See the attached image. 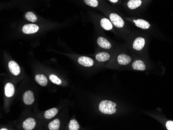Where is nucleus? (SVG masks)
Instances as JSON below:
<instances>
[{
  "mask_svg": "<svg viewBox=\"0 0 173 130\" xmlns=\"http://www.w3.org/2000/svg\"><path fill=\"white\" fill-rule=\"evenodd\" d=\"M132 68L134 70L140 71H143L146 69V66L145 63L142 61L140 60L135 61L132 64Z\"/></svg>",
  "mask_w": 173,
  "mask_h": 130,
  "instance_id": "14",
  "label": "nucleus"
},
{
  "mask_svg": "<svg viewBox=\"0 0 173 130\" xmlns=\"http://www.w3.org/2000/svg\"><path fill=\"white\" fill-rule=\"evenodd\" d=\"M36 121L32 118H29L24 121L22 127L25 130H32L35 128Z\"/></svg>",
  "mask_w": 173,
  "mask_h": 130,
  "instance_id": "7",
  "label": "nucleus"
},
{
  "mask_svg": "<svg viewBox=\"0 0 173 130\" xmlns=\"http://www.w3.org/2000/svg\"><path fill=\"white\" fill-rule=\"evenodd\" d=\"M109 1H111V2H112V3H117V2L118 1V0H109Z\"/></svg>",
  "mask_w": 173,
  "mask_h": 130,
  "instance_id": "25",
  "label": "nucleus"
},
{
  "mask_svg": "<svg viewBox=\"0 0 173 130\" xmlns=\"http://www.w3.org/2000/svg\"><path fill=\"white\" fill-rule=\"evenodd\" d=\"M68 129L70 130H78L79 129V125L76 120L73 119L69 123Z\"/></svg>",
  "mask_w": 173,
  "mask_h": 130,
  "instance_id": "21",
  "label": "nucleus"
},
{
  "mask_svg": "<svg viewBox=\"0 0 173 130\" xmlns=\"http://www.w3.org/2000/svg\"><path fill=\"white\" fill-rule=\"evenodd\" d=\"M49 79L53 83L57 85H60L62 83L61 80L59 79L57 76H56L55 75H53V74L50 75L49 76Z\"/></svg>",
  "mask_w": 173,
  "mask_h": 130,
  "instance_id": "22",
  "label": "nucleus"
},
{
  "mask_svg": "<svg viewBox=\"0 0 173 130\" xmlns=\"http://www.w3.org/2000/svg\"><path fill=\"white\" fill-rule=\"evenodd\" d=\"M23 101L26 105H31L34 101V96L33 92L28 90L24 93Z\"/></svg>",
  "mask_w": 173,
  "mask_h": 130,
  "instance_id": "4",
  "label": "nucleus"
},
{
  "mask_svg": "<svg viewBox=\"0 0 173 130\" xmlns=\"http://www.w3.org/2000/svg\"><path fill=\"white\" fill-rule=\"evenodd\" d=\"M101 25L104 29L109 31L113 29V25L107 18H103L101 20Z\"/></svg>",
  "mask_w": 173,
  "mask_h": 130,
  "instance_id": "16",
  "label": "nucleus"
},
{
  "mask_svg": "<svg viewBox=\"0 0 173 130\" xmlns=\"http://www.w3.org/2000/svg\"><path fill=\"white\" fill-rule=\"evenodd\" d=\"M58 113V110L56 108H53L47 110L44 114V117L47 119H50Z\"/></svg>",
  "mask_w": 173,
  "mask_h": 130,
  "instance_id": "17",
  "label": "nucleus"
},
{
  "mask_svg": "<svg viewBox=\"0 0 173 130\" xmlns=\"http://www.w3.org/2000/svg\"><path fill=\"white\" fill-rule=\"evenodd\" d=\"M97 43L99 46L103 48L106 49H109L111 48V43H109L106 39L104 37H99L97 39Z\"/></svg>",
  "mask_w": 173,
  "mask_h": 130,
  "instance_id": "10",
  "label": "nucleus"
},
{
  "mask_svg": "<svg viewBox=\"0 0 173 130\" xmlns=\"http://www.w3.org/2000/svg\"><path fill=\"white\" fill-rule=\"evenodd\" d=\"M141 4V0H130L128 3V6L131 10H134L140 6Z\"/></svg>",
  "mask_w": 173,
  "mask_h": 130,
  "instance_id": "18",
  "label": "nucleus"
},
{
  "mask_svg": "<svg viewBox=\"0 0 173 130\" xmlns=\"http://www.w3.org/2000/svg\"><path fill=\"white\" fill-rule=\"evenodd\" d=\"M60 120L58 119H55L54 120L49 123L48 125L49 129L50 130H58L60 128Z\"/></svg>",
  "mask_w": 173,
  "mask_h": 130,
  "instance_id": "19",
  "label": "nucleus"
},
{
  "mask_svg": "<svg viewBox=\"0 0 173 130\" xmlns=\"http://www.w3.org/2000/svg\"><path fill=\"white\" fill-rule=\"evenodd\" d=\"M78 62L82 66L85 67H91L94 64L93 60L87 56H80L78 59Z\"/></svg>",
  "mask_w": 173,
  "mask_h": 130,
  "instance_id": "6",
  "label": "nucleus"
},
{
  "mask_svg": "<svg viewBox=\"0 0 173 130\" xmlns=\"http://www.w3.org/2000/svg\"><path fill=\"white\" fill-rule=\"evenodd\" d=\"M39 30V27L34 24H27L24 25L22 31L25 34H30L36 33Z\"/></svg>",
  "mask_w": 173,
  "mask_h": 130,
  "instance_id": "3",
  "label": "nucleus"
},
{
  "mask_svg": "<svg viewBox=\"0 0 173 130\" xmlns=\"http://www.w3.org/2000/svg\"><path fill=\"white\" fill-rule=\"evenodd\" d=\"M35 81L37 82L39 85L45 87L48 83L47 77L42 74H37L35 77Z\"/></svg>",
  "mask_w": 173,
  "mask_h": 130,
  "instance_id": "12",
  "label": "nucleus"
},
{
  "mask_svg": "<svg viewBox=\"0 0 173 130\" xmlns=\"http://www.w3.org/2000/svg\"><path fill=\"white\" fill-rule=\"evenodd\" d=\"M117 60H118L119 64L122 65H125L129 64L131 61V58L130 56L125 54H119L118 56Z\"/></svg>",
  "mask_w": 173,
  "mask_h": 130,
  "instance_id": "9",
  "label": "nucleus"
},
{
  "mask_svg": "<svg viewBox=\"0 0 173 130\" xmlns=\"http://www.w3.org/2000/svg\"><path fill=\"white\" fill-rule=\"evenodd\" d=\"M84 2L87 5L91 7H97L98 6L97 0H84Z\"/></svg>",
  "mask_w": 173,
  "mask_h": 130,
  "instance_id": "23",
  "label": "nucleus"
},
{
  "mask_svg": "<svg viewBox=\"0 0 173 130\" xmlns=\"http://www.w3.org/2000/svg\"><path fill=\"white\" fill-rule=\"evenodd\" d=\"M25 18L26 19L30 22H34L37 20V18L35 14L31 12H28L25 14Z\"/></svg>",
  "mask_w": 173,
  "mask_h": 130,
  "instance_id": "20",
  "label": "nucleus"
},
{
  "mask_svg": "<svg viewBox=\"0 0 173 130\" xmlns=\"http://www.w3.org/2000/svg\"><path fill=\"white\" fill-rule=\"evenodd\" d=\"M15 93V88L11 83H7L5 86V94L7 97H10L14 95Z\"/></svg>",
  "mask_w": 173,
  "mask_h": 130,
  "instance_id": "11",
  "label": "nucleus"
},
{
  "mask_svg": "<svg viewBox=\"0 0 173 130\" xmlns=\"http://www.w3.org/2000/svg\"><path fill=\"white\" fill-rule=\"evenodd\" d=\"M97 1H99V0H97Z\"/></svg>",
  "mask_w": 173,
  "mask_h": 130,
  "instance_id": "27",
  "label": "nucleus"
},
{
  "mask_svg": "<svg viewBox=\"0 0 173 130\" xmlns=\"http://www.w3.org/2000/svg\"><path fill=\"white\" fill-rule=\"evenodd\" d=\"M135 25L138 27H140L143 29H148L150 27V24L148 22L143 19H138L134 20Z\"/></svg>",
  "mask_w": 173,
  "mask_h": 130,
  "instance_id": "13",
  "label": "nucleus"
},
{
  "mask_svg": "<svg viewBox=\"0 0 173 130\" xmlns=\"http://www.w3.org/2000/svg\"><path fill=\"white\" fill-rule=\"evenodd\" d=\"M95 58L97 59V60L99 62H105L108 60L110 59V55L108 53L102 52L98 53L96 55Z\"/></svg>",
  "mask_w": 173,
  "mask_h": 130,
  "instance_id": "15",
  "label": "nucleus"
},
{
  "mask_svg": "<svg viewBox=\"0 0 173 130\" xmlns=\"http://www.w3.org/2000/svg\"><path fill=\"white\" fill-rule=\"evenodd\" d=\"M109 18L111 22L116 27L121 28L125 25V22L121 18L120 16H119L117 14L115 13L111 14L109 16Z\"/></svg>",
  "mask_w": 173,
  "mask_h": 130,
  "instance_id": "2",
  "label": "nucleus"
},
{
  "mask_svg": "<svg viewBox=\"0 0 173 130\" xmlns=\"http://www.w3.org/2000/svg\"><path fill=\"white\" fill-rule=\"evenodd\" d=\"M145 41L143 37H137L134 41L133 44V48L136 51H141L145 45Z\"/></svg>",
  "mask_w": 173,
  "mask_h": 130,
  "instance_id": "8",
  "label": "nucleus"
},
{
  "mask_svg": "<svg viewBox=\"0 0 173 130\" xmlns=\"http://www.w3.org/2000/svg\"><path fill=\"white\" fill-rule=\"evenodd\" d=\"M8 68L10 72L14 75L17 76L20 73V68L18 64L14 61H10L8 63Z\"/></svg>",
  "mask_w": 173,
  "mask_h": 130,
  "instance_id": "5",
  "label": "nucleus"
},
{
  "mask_svg": "<svg viewBox=\"0 0 173 130\" xmlns=\"http://www.w3.org/2000/svg\"><path fill=\"white\" fill-rule=\"evenodd\" d=\"M7 129H1V130H7Z\"/></svg>",
  "mask_w": 173,
  "mask_h": 130,
  "instance_id": "26",
  "label": "nucleus"
},
{
  "mask_svg": "<svg viewBox=\"0 0 173 130\" xmlns=\"http://www.w3.org/2000/svg\"><path fill=\"white\" fill-rule=\"evenodd\" d=\"M166 126L167 130H173V121H168L166 123Z\"/></svg>",
  "mask_w": 173,
  "mask_h": 130,
  "instance_id": "24",
  "label": "nucleus"
},
{
  "mask_svg": "<svg viewBox=\"0 0 173 130\" xmlns=\"http://www.w3.org/2000/svg\"><path fill=\"white\" fill-rule=\"evenodd\" d=\"M116 104L112 101L104 100L99 103V109L103 114L111 115L116 112Z\"/></svg>",
  "mask_w": 173,
  "mask_h": 130,
  "instance_id": "1",
  "label": "nucleus"
}]
</instances>
